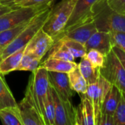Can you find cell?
<instances>
[{
    "mask_svg": "<svg viewBox=\"0 0 125 125\" xmlns=\"http://www.w3.org/2000/svg\"><path fill=\"white\" fill-rule=\"evenodd\" d=\"M77 0H62L52 7L42 29L56 42L64 31Z\"/></svg>",
    "mask_w": 125,
    "mask_h": 125,
    "instance_id": "1",
    "label": "cell"
},
{
    "mask_svg": "<svg viewBox=\"0 0 125 125\" xmlns=\"http://www.w3.org/2000/svg\"><path fill=\"white\" fill-rule=\"evenodd\" d=\"M97 31L104 32L125 31V14L112 10L106 0H100L92 10Z\"/></svg>",
    "mask_w": 125,
    "mask_h": 125,
    "instance_id": "2",
    "label": "cell"
},
{
    "mask_svg": "<svg viewBox=\"0 0 125 125\" xmlns=\"http://www.w3.org/2000/svg\"><path fill=\"white\" fill-rule=\"evenodd\" d=\"M51 7H48L36 15L31 20L24 30L21 32L11 42L4 48L0 55V61L11 53L26 46V45L36 34V33L42 28L50 14Z\"/></svg>",
    "mask_w": 125,
    "mask_h": 125,
    "instance_id": "3",
    "label": "cell"
},
{
    "mask_svg": "<svg viewBox=\"0 0 125 125\" xmlns=\"http://www.w3.org/2000/svg\"><path fill=\"white\" fill-rule=\"evenodd\" d=\"M53 2L45 3L31 7L13 8L0 17V32L24 21L31 20L36 15L52 7Z\"/></svg>",
    "mask_w": 125,
    "mask_h": 125,
    "instance_id": "4",
    "label": "cell"
},
{
    "mask_svg": "<svg viewBox=\"0 0 125 125\" xmlns=\"http://www.w3.org/2000/svg\"><path fill=\"white\" fill-rule=\"evenodd\" d=\"M28 83L31 87L32 95L37 108L44 119V105L50 86L48 70L44 67L39 66L35 71L32 72Z\"/></svg>",
    "mask_w": 125,
    "mask_h": 125,
    "instance_id": "5",
    "label": "cell"
},
{
    "mask_svg": "<svg viewBox=\"0 0 125 125\" xmlns=\"http://www.w3.org/2000/svg\"><path fill=\"white\" fill-rule=\"evenodd\" d=\"M100 71V75L112 85L125 92V70L113 50L106 55L105 64Z\"/></svg>",
    "mask_w": 125,
    "mask_h": 125,
    "instance_id": "6",
    "label": "cell"
},
{
    "mask_svg": "<svg viewBox=\"0 0 125 125\" xmlns=\"http://www.w3.org/2000/svg\"><path fill=\"white\" fill-rule=\"evenodd\" d=\"M20 115L23 125H45L32 95L31 87L28 83L24 98L18 103Z\"/></svg>",
    "mask_w": 125,
    "mask_h": 125,
    "instance_id": "7",
    "label": "cell"
},
{
    "mask_svg": "<svg viewBox=\"0 0 125 125\" xmlns=\"http://www.w3.org/2000/svg\"><path fill=\"white\" fill-rule=\"evenodd\" d=\"M55 103L54 125H75L76 108L70 100L62 97L51 85Z\"/></svg>",
    "mask_w": 125,
    "mask_h": 125,
    "instance_id": "8",
    "label": "cell"
},
{
    "mask_svg": "<svg viewBox=\"0 0 125 125\" xmlns=\"http://www.w3.org/2000/svg\"><path fill=\"white\" fill-rule=\"evenodd\" d=\"M111 86L112 84L100 75L94 83L88 85L86 92L83 94L92 102L94 105L96 116V125L101 114L103 103Z\"/></svg>",
    "mask_w": 125,
    "mask_h": 125,
    "instance_id": "9",
    "label": "cell"
},
{
    "mask_svg": "<svg viewBox=\"0 0 125 125\" xmlns=\"http://www.w3.org/2000/svg\"><path fill=\"white\" fill-rule=\"evenodd\" d=\"M54 40L43 31L39 30L25 48L24 52L31 53L40 60L53 45Z\"/></svg>",
    "mask_w": 125,
    "mask_h": 125,
    "instance_id": "10",
    "label": "cell"
},
{
    "mask_svg": "<svg viewBox=\"0 0 125 125\" xmlns=\"http://www.w3.org/2000/svg\"><path fill=\"white\" fill-rule=\"evenodd\" d=\"M96 31H97V29L95 26L94 18L92 15L64 32L59 37V39L64 36L68 38L78 41L85 45L87 40L90 38V37Z\"/></svg>",
    "mask_w": 125,
    "mask_h": 125,
    "instance_id": "11",
    "label": "cell"
},
{
    "mask_svg": "<svg viewBox=\"0 0 125 125\" xmlns=\"http://www.w3.org/2000/svg\"><path fill=\"white\" fill-rule=\"evenodd\" d=\"M100 1V0H77L71 16L62 34L76 24L92 16L93 8Z\"/></svg>",
    "mask_w": 125,
    "mask_h": 125,
    "instance_id": "12",
    "label": "cell"
},
{
    "mask_svg": "<svg viewBox=\"0 0 125 125\" xmlns=\"http://www.w3.org/2000/svg\"><path fill=\"white\" fill-rule=\"evenodd\" d=\"M81 102L76 108L75 125H96V116L92 102L81 94Z\"/></svg>",
    "mask_w": 125,
    "mask_h": 125,
    "instance_id": "13",
    "label": "cell"
},
{
    "mask_svg": "<svg viewBox=\"0 0 125 125\" xmlns=\"http://www.w3.org/2000/svg\"><path fill=\"white\" fill-rule=\"evenodd\" d=\"M48 74L49 82L52 87L62 97L71 100L74 94V91L71 88L68 73L48 71Z\"/></svg>",
    "mask_w": 125,
    "mask_h": 125,
    "instance_id": "14",
    "label": "cell"
},
{
    "mask_svg": "<svg viewBox=\"0 0 125 125\" xmlns=\"http://www.w3.org/2000/svg\"><path fill=\"white\" fill-rule=\"evenodd\" d=\"M85 47L87 51L95 49L106 56L113 48L110 34L100 31H96L85 43Z\"/></svg>",
    "mask_w": 125,
    "mask_h": 125,
    "instance_id": "15",
    "label": "cell"
},
{
    "mask_svg": "<svg viewBox=\"0 0 125 125\" xmlns=\"http://www.w3.org/2000/svg\"><path fill=\"white\" fill-rule=\"evenodd\" d=\"M122 96V91L114 85H112L105 96L101 108V114L114 115L117 108Z\"/></svg>",
    "mask_w": 125,
    "mask_h": 125,
    "instance_id": "16",
    "label": "cell"
},
{
    "mask_svg": "<svg viewBox=\"0 0 125 125\" xmlns=\"http://www.w3.org/2000/svg\"><path fill=\"white\" fill-rule=\"evenodd\" d=\"M40 66L44 67L48 71L69 73L78 66V64L75 62H69L48 57L47 59H45L42 63L40 64Z\"/></svg>",
    "mask_w": 125,
    "mask_h": 125,
    "instance_id": "17",
    "label": "cell"
},
{
    "mask_svg": "<svg viewBox=\"0 0 125 125\" xmlns=\"http://www.w3.org/2000/svg\"><path fill=\"white\" fill-rule=\"evenodd\" d=\"M25 48L11 53L0 61V73L4 75L17 70L24 53Z\"/></svg>",
    "mask_w": 125,
    "mask_h": 125,
    "instance_id": "18",
    "label": "cell"
},
{
    "mask_svg": "<svg viewBox=\"0 0 125 125\" xmlns=\"http://www.w3.org/2000/svg\"><path fill=\"white\" fill-rule=\"evenodd\" d=\"M79 70L86 79L88 85L94 83L100 75V68L94 67L85 56L82 57L78 64Z\"/></svg>",
    "mask_w": 125,
    "mask_h": 125,
    "instance_id": "19",
    "label": "cell"
},
{
    "mask_svg": "<svg viewBox=\"0 0 125 125\" xmlns=\"http://www.w3.org/2000/svg\"><path fill=\"white\" fill-rule=\"evenodd\" d=\"M17 105L18 103L7 86L4 75L0 73V110L7 107H15Z\"/></svg>",
    "mask_w": 125,
    "mask_h": 125,
    "instance_id": "20",
    "label": "cell"
},
{
    "mask_svg": "<svg viewBox=\"0 0 125 125\" xmlns=\"http://www.w3.org/2000/svg\"><path fill=\"white\" fill-rule=\"evenodd\" d=\"M31 20L24 21L21 23H19L10 29H7L6 30L1 31L0 32V47L4 49L5 46H7L10 42H11L21 32H22L24 30V29L28 26Z\"/></svg>",
    "mask_w": 125,
    "mask_h": 125,
    "instance_id": "21",
    "label": "cell"
},
{
    "mask_svg": "<svg viewBox=\"0 0 125 125\" xmlns=\"http://www.w3.org/2000/svg\"><path fill=\"white\" fill-rule=\"evenodd\" d=\"M68 77L71 88L74 92H76L80 94H83L86 93L88 83L81 73L78 66L68 73Z\"/></svg>",
    "mask_w": 125,
    "mask_h": 125,
    "instance_id": "22",
    "label": "cell"
},
{
    "mask_svg": "<svg viewBox=\"0 0 125 125\" xmlns=\"http://www.w3.org/2000/svg\"><path fill=\"white\" fill-rule=\"evenodd\" d=\"M0 119L4 125H23L18 105L0 110Z\"/></svg>",
    "mask_w": 125,
    "mask_h": 125,
    "instance_id": "23",
    "label": "cell"
},
{
    "mask_svg": "<svg viewBox=\"0 0 125 125\" xmlns=\"http://www.w3.org/2000/svg\"><path fill=\"white\" fill-rule=\"evenodd\" d=\"M58 40H59L68 49V51L75 59L82 58L86 54L87 51L86 49L85 45L78 41L68 38L64 36L62 37Z\"/></svg>",
    "mask_w": 125,
    "mask_h": 125,
    "instance_id": "24",
    "label": "cell"
},
{
    "mask_svg": "<svg viewBox=\"0 0 125 125\" xmlns=\"http://www.w3.org/2000/svg\"><path fill=\"white\" fill-rule=\"evenodd\" d=\"M49 51L50 52L48 57L69 62H75V58L59 40H57L56 42H54L53 45L51 47Z\"/></svg>",
    "mask_w": 125,
    "mask_h": 125,
    "instance_id": "25",
    "label": "cell"
},
{
    "mask_svg": "<svg viewBox=\"0 0 125 125\" xmlns=\"http://www.w3.org/2000/svg\"><path fill=\"white\" fill-rule=\"evenodd\" d=\"M44 111H45V125H54L55 122V103L54 99L52 94L51 84L47 94V97L44 105Z\"/></svg>",
    "mask_w": 125,
    "mask_h": 125,
    "instance_id": "26",
    "label": "cell"
},
{
    "mask_svg": "<svg viewBox=\"0 0 125 125\" xmlns=\"http://www.w3.org/2000/svg\"><path fill=\"white\" fill-rule=\"evenodd\" d=\"M41 60L37 58L34 55L31 53L24 52L21 62L16 70H23V71H35L40 66Z\"/></svg>",
    "mask_w": 125,
    "mask_h": 125,
    "instance_id": "27",
    "label": "cell"
},
{
    "mask_svg": "<svg viewBox=\"0 0 125 125\" xmlns=\"http://www.w3.org/2000/svg\"><path fill=\"white\" fill-rule=\"evenodd\" d=\"M85 57L96 67L101 68L104 66L106 56L95 49H91L86 52Z\"/></svg>",
    "mask_w": 125,
    "mask_h": 125,
    "instance_id": "28",
    "label": "cell"
},
{
    "mask_svg": "<svg viewBox=\"0 0 125 125\" xmlns=\"http://www.w3.org/2000/svg\"><path fill=\"white\" fill-rule=\"evenodd\" d=\"M115 125H125V92L122 91V96L114 114Z\"/></svg>",
    "mask_w": 125,
    "mask_h": 125,
    "instance_id": "29",
    "label": "cell"
},
{
    "mask_svg": "<svg viewBox=\"0 0 125 125\" xmlns=\"http://www.w3.org/2000/svg\"><path fill=\"white\" fill-rule=\"evenodd\" d=\"M54 0H15L9 6L11 8L23 7H31L36 6L45 3L53 2Z\"/></svg>",
    "mask_w": 125,
    "mask_h": 125,
    "instance_id": "30",
    "label": "cell"
},
{
    "mask_svg": "<svg viewBox=\"0 0 125 125\" xmlns=\"http://www.w3.org/2000/svg\"><path fill=\"white\" fill-rule=\"evenodd\" d=\"M113 46H117L125 52V31H115L109 33Z\"/></svg>",
    "mask_w": 125,
    "mask_h": 125,
    "instance_id": "31",
    "label": "cell"
},
{
    "mask_svg": "<svg viewBox=\"0 0 125 125\" xmlns=\"http://www.w3.org/2000/svg\"><path fill=\"white\" fill-rule=\"evenodd\" d=\"M109 7L114 11L125 14V0H106Z\"/></svg>",
    "mask_w": 125,
    "mask_h": 125,
    "instance_id": "32",
    "label": "cell"
},
{
    "mask_svg": "<svg viewBox=\"0 0 125 125\" xmlns=\"http://www.w3.org/2000/svg\"><path fill=\"white\" fill-rule=\"evenodd\" d=\"M97 125H115V119L114 115L101 114Z\"/></svg>",
    "mask_w": 125,
    "mask_h": 125,
    "instance_id": "33",
    "label": "cell"
},
{
    "mask_svg": "<svg viewBox=\"0 0 125 125\" xmlns=\"http://www.w3.org/2000/svg\"><path fill=\"white\" fill-rule=\"evenodd\" d=\"M112 50L114 51V53H116V55L117 56V57L122 62L125 70V52L123 51L122 49H120L119 48H118L117 46H113Z\"/></svg>",
    "mask_w": 125,
    "mask_h": 125,
    "instance_id": "34",
    "label": "cell"
},
{
    "mask_svg": "<svg viewBox=\"0 0 125 125\" xmlns=\"http://www.w3.org/2000/svg\"><path fill=\"white\" fill-rule=\"evenodd\" d=\"M12 8H11L9 5H7V4H1L0 3V17L4 15V13L10 11Z\"/></svg>",
    "mask_w": 125,
    "mask_h": 125,
    "instance_id": "35",
    "label": "cell"
},
{
    "mask_svg": "<svg viewBox=\"0 0 125 125\" xmlns=\"http://www.w3.org/2000/svg\"><path fill=\"white\" fill-rule=\"evenodd\" d=\"M14 1H15V0H0V3L4 4L9 5V4H10L12 2H13Z\"/></svg>",
    "mask_w": 125,
    "mask_h": 125,
    "instance_id": "36",
    "label": "cell"
},
{
    "mask_svg": "<svg viewBox=\"0 0 125 125\" xmlns=\"http://www.w3.org/2000/svg\"><path fill=\"white\" fill-rule=\"evenodd\" d=\"M2 51H3V48H1L0 47V55H1V52H2Z\"/></svg>",
    "mask_w": 125,
    "mask_h": 125,
    "instance_id": "37",
    "label": "cell"
}]
</instances>
